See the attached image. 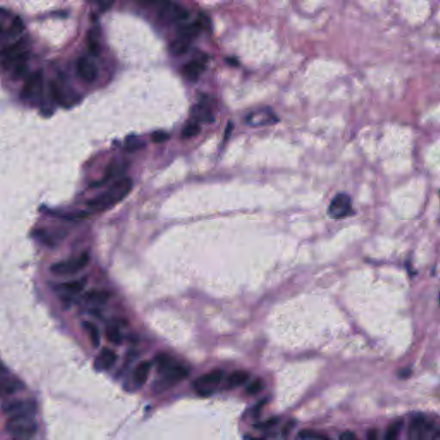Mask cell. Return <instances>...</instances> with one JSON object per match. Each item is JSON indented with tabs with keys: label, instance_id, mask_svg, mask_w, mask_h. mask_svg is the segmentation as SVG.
<instances>
[{
	"label": "cell",
	"instance_id": "cell-34",
	"mask_svg": "<svg viewBox=\"0 0 440 440\" xmlns=\"http://www.w3.org/2000/svg\"><path fill=\"white\" fill-rule=\"evenodd\" d=\"M278 422H279V419L276 418V417H272V418L269 419L267 421L261 422L259 424L256 425L255 427L257 428H259V429H267V428L274 427L275 425L278 424Z\"/></svg>",
	"mask_w": 440,
	"mask_h": 440
},
{
	"label": "cell",
	"instance_id": "cell-39",
	"mask_svg": "<svg viewBox=\"0 0 440 440\" xmlns=\"http://www.w3.org/2000/svg\"><path fill=\"white\" fill-rule=\"evenodd\" d=\"M293 427H294V423L290 421V422H288L287 424L285 425L284 428H283V434H288L289 433H290V431L293 428Z\"/></svg>",
	"mask_w": 440,
	"mask_h": 440
},
{
	"label": "cell",
	"instance_id": "cell-5",
	"mask_svg": "<svg viewBox=\"0 0 440 440\" xmlns=\"http://www.w3.org/2000/svg\"><path fill=\"white\" fill-rule=\"evenodd\" d=\"M327 213L330 219H345L352 215L354 213V210L352 207L351 196L346 193L336 194L331 200Z\"/></svg>",
	"mask_w": 440,
	"mask_h": 440
},
{
	"label": "cell",
	"instance_id": "cell-28",
	"mask_svg": "<svg viewBox=\"0 0 440 440\" xmlns=\"http://www.w3.org/2000/svg\"><path fill=\"white\" fill-rule=\"evenodd\" d=\"M23 29H24V24H23L22 19L19 17H15L11 21V23L7 29L6 35L11 36V37L16 36V35L21 34Z\"/></svg>",
	"mask_w": 440,
	"mask_h": 440
},
{
	"label": "cell",
	"instance_id": "cell-42",
	"mask_svg": "<svg viewBox=\"0 0 440 440\" xmlns=\"http://www.w3.org/2000/svg\"><path fill=\"white\" fill-rule=\"evenodd\" d=\"M6 375H8V371H7L6 369L3 367V365L0 364V378H2V377L6 376Z\"/></svg>",
	"mask_w": 440,
	"mask_h": 440
},
{
	"label": "cell",
	"instance_id": "cell-7",
	"mask_svg": "<svg viewBox=\"0 0 440 440\" xmlns=\"http://www.w3.org/2000/svg\"><path fill=\"white\" fill-rule=\"evenodd\" d=\"M43 74L37 71L30 74L22 87L21 97L23 101L35 102L39 101L43 92Z\"/></svg>",
	"mask_w": 440,
	"mask_h": 440
},
{
	"label": "cell",
	"instance_id": "cell-36",
	"mask_svg": "<svg viewBox=\"0 0 440 440\" xmlns=\"http://www.w3.org/2000/svg\"><path fill=\"white\" fill-rule=\"evenodd\" d=\"M340 439L342 440H353L357 439V436H356L354 433H352V432L346 431V432L342 433V434L340 435Z\"/></svg>",
	"mask_w": 440,
	"mask_h": 440
},
{
	"label": "cell",
	"instance_id": "cell-41",
	"mask_svg": "<svg viewBox=\"0 0 440 440\" xmlns=\"http://www.w3.org/2000/svg\"><path fill=\"white\" fill-rule=\"evenodd\" d=\"M410 374H411V370H406L405 369V370H401V371H400V377H408Z\"/></svg>",
	"mask_w": 440,
	"mask_h": 440
},
{
	"label": "cell",
	"instance_id": "cell-23",
	"mask_svg": "<svg viewBox=\"0 0 440 440\" xmlns=\"http://www.w3.org/2000/svg\"><path fill=\"white\" fill-rule=\"evenodd\" d=\"M87 45L89 53L94 56H98L101 53V42L99 38V32L95 29L89 30L87 36Z\"/></svg>",
	"mask_w": 440,
	"mask_h": 440
},
{
	"label": "cell",
	"instance_id": "cell-9",
	"mask_svg": "<svg viewBox=\"0 0 440 440\" xmlns=\"http://www.w3.org/2000/svg\"><path fill=\"white\" fill-rule=\"evenodd\" d=\"M279 119L270 108H262L251 111L245 117V122L250 127H265L279 122Z\"/></svg>",
	"mask_w": 440,
	"mask_h": 440
},
{
	"label": "cell",
	"instance_id": "cell-31",
	"mask_svg": "<svg viewBox=\"0 0 440 440\" xmlns=\"http://www.w3.org/2000/svg\"><path fill=\"white\" fill-rule=\"evenodd\" d=\"M264 381L261 378H257L256 380L253 381L250 383V385L246 388V393L250 396H255L257 395L258 393L261 392L264 388Z\"/></svg>",
	"mask_w": 440,
	"mask_h": 440
},
{
	"label": "cell",
	"instance_id": "cell-21",
	"mask_svg": "<svg viewBox=\"0 0 440 440\" xmlns=\"http://www.w3.org/2000/svg\"><path fill=\"white\" fill-rule=\"evenodd\" d=\"M202 29L203 23L201 21H194L182 26L179 30V36L192 41L193 39L200 35Z\"/></svg>",
	"mask_w": 440,
	"mask_h": 440
},
{
	"label": "cell",
	"instance_id": "cell-13",
	"mask_svg": "<svg viewBox=\"0 0 440 440\" xmlns=\"http://www.w3.org/2000/svg\"><path fill=\"white\" fill-rule=\"evenodd\" d=\"M161 9L162 18L169 22H182L189 16L188 10L178 3H169Z\"/></svg>",
	"mask_w": 440,
	"mask_h": 440
},
{
	"label": "cell",
	"instance_id": "cell-18",
	"mask_svg": "<svg viewBox=\"0 0 440 440\" xmlns=\"http://www.w3.org/2000/svg\"><path fill=\"white\" fill-rule=\"evenodd\" d=\"M205 69V64L202 60H193L184 65L182 67V74L187 80L196 81L200 78V74Z\"/></svg>",
	"mask_w": 440,
	"mask_h": 440
},
{
	"label": "cell",
	"instance_id": "cell-19",
	"mask_svg": "<svg viewBox=\"0 0 440 440\" xmlns=\"http://www.w3.org/2000/svg\"><path fill=\"white\" fill-rule=\"evenodd\" d=\"M152 363L149 360H144L137 364L133 371V381L138 386H143L148 380L152 370Z\"/></svg>",
	"mask_w": 440,
	"mask_h": 440
},
{
	"label": "cell",
	"instance_id": "cell-26",
	"mask_svg": "<svg viewBox=\"0 0 440 440\" xmlns=\"http://www.w3.org/2000/svg\"><path fill=\"white\" fill-rule=\"evenodd\" d=\"M86 298L94 304H105L109 298V294L107 291L93 290L86 293Z\"/></svg>",
	"mask_w": 440,
	"mask_h": 440
},
{
	"label": "cell",
	"instance_id": "cell-17",
	"mask_svg": "<svg viewBox=\"0 0 440 440\" xmlns=\"http://www.w3.org/2000/svg\"><path fill=\"white\" fill-rule=\"evenodd\" d=\"M118 359L115 352L103 348L99 352L95 360V367L98 370H108L114 366Z\"/></svg>",
	"mask_w": 440,
	"mask_h": 440
},
{
	"label": "cell",
	"instance_id": "cell-25",
	"mask_svg": "<svg viewBox=\"0 0 440 440\" xmlns=\"http://www.w3.org/2000/svg\"><path fill=\"white\" fill-rule=\"evenodd\" d=\"M83 327L86 330L87 335L89 336V341L91 342V345L97 349L101 343V336L99 333L98 328L95 326L94 323L89 322H84Z\"/></svg>",
	"mask_w": 440,
	"mask_h": 440
},
{
	"label": "cell",
	"instance_id": "cell-32",
	"mask_svg": "<svg viewBox=\"0 0 440 440\" xmlns=\"http://www.w3.org/2000/svg\"><path fill=\"white\" fill-rule=\"evenodd\" d=\"M298 439H301V440H310V439H321V440H323V439H325V436H323V435H320L319 434H317L316 432H314L312 430H303L300 431L298 434Z\"/></svg>",
	"mask_w": 440,
	"mask_h": 440
},
{
	"label": "cell",
	"instance_id": "cell-40",
	"mask_svg": "<svg viewBox=\"0 0 440 440\" xmlns=\"http://www.w3.org/2000/svg\"><path fill=\"white\" fill-rule=\"evenodd\" d=\"M265 403H266V401H263L259 404H257L256 409H254V414H259V412L261 411V409H263V406L265 405Z\"/></svg>",
	"mask_w": 440,
	"mask_h": 440
},
{
	"label": "cell",
	"instance_id": "cell-38",
	"mask_svg": "<svg viewBox=\"0 0 440 440\" xmlns=\"http://www.w3.org/2000/svg\"><path fill=\"white\" fill-rule=\"evenodd\" d=\"M367 439L370 440H377V430H376V429H370V431H368Z\"/></svg>",
	"mask_w": 440,
	"mask_h": 440
},
{
	"label": "cell",
	"instance_id": "cell-22",
	"mask_svg": "<svg viewBox=\"0 0 440 440\" xmlns=\"http://www.w3.org/2000/svg\"><path fill=\"white\" fill-rule=\"evenodd\" d=\"M190 42L189 40L178 36V38L172 41L170 45V51L175 56H181L189 49Z\"/></svg>",
	"mask_w": 440,
	"mask_h": 440
},
{
	"label": "cell",
	"instance_id": "cell-2",
	"mask_svg": "<svg viewBox=\"0 0 440 440\" xmlns=\"http://www.w3.org/2000/svg\"><path fill=\"white\" fill-rule=\"evenodd\" d=\"M133 180L130 178H122L115 181L108 190L87 201V206L96 211H106L126 198L133 188Z\"/></svg>",
	"mask_w": 440,
	"mask_h": 440
},
{
	"label": "cell",
	"instance_id": "cell-37",
	"mask_svg": "<svg viewBox=\"0 0 440 440\" xmlns=\"http://www.w3.org/2000/svg\"><path fill=\"white\" fill-rule=\"evenodd\" d=\"M233 130V124L231 123V122H229L228 125H227V127H226V129L225 131V140H228L229 137L231 136V132Z\"/></svg>",
	"mask_w": 440,
	"mask_h": 440
},
{
	"label": "cell",
	"instance_id": "cell-20",
	"mask_svg": "<svg viewBox=\"0 0 440 440\" xmlns=\"http://www.w3.org/2000/svg\"><path fill=\"white\" fill-rule=\"evenodd\" d=\"M192 115L197 121H203L211 123L214 121V117L209 105L206 101H202L200 104L195 105L192 110Z\"/></svg>",
	"mask_w": 440,
	"mask_h": 440
},
{
	"label": "cell",
	"instance_id": "cell-10",
	"mask_svg": "<svg viewBox=\"0 0 440 440\" xmlns=\"http://www.w3.org/2000/svg\"><path fill=\"white\" fill-rule=\"evenodd\" d=\"M49 90L54 101L62 107L69 108L76 102V95H74L73 91L71 90L68 91V89L62 81L61 82H58L55 80L51 81L49 84Z\"/></svg>",
	"mask_w": 440,
	"mask_h": 440
},
{
	"label": "cell",
	"instance_id": "cell-16",
	"mask_svg": "<svg viewBox=\"0 0 440 440\" xmlns=\"http://www.w3.org/2000/svg\"><path fill=\"white\" fill-rule=\"evenodd\" d=\"M87 279L86 278L76 279L73 281L64 282L55 286V291L61 296H74L79 294L86 287Z\"/></svg>",
	"mask_w": 440,
	"mask_h": 440
},
{
	"label": "cell",
	"instance_id": "cell-4",
	"mask_svg": "<svg viewBox=\"0 0 440 440\" xmlns=\"http://www.w3.org/2000/svg\"><path fill=\"white\" fill-rule=\"evenodd\" d=\"M5 429L12 438L28 440L36 434L38 425L34 415H12L8 419Z\"/></svg>",
	"mask_w": 440,
	"mask_h": 440
},
{
	"label": "cell",
	"instance_id": "cell-12",
	"mask_svg": "<svg viewBox=\"0 0 440 440\" xmlns=\"http://www.w3.org/2000/svg\"><path fill=\"white\" fill-rule=\"evenodd\" d=\"M434 423L427 421L422 415H418L413 419L409 426V436L411 439H425L428 433L434 432ZM440 432V431H437ZM435 432V433H437Z\"/></svg>",
	"mask_w": 440,
	"mask_h": 440
},
{
	"label": "cell",
	"instance_id": "cell-24",
	"mask_svg": "<svg viewBox=\"0 0 440 440\" xmlns=\"http://www.w3.org/2000/svg\"><path fill=\"white\" fill-rule=\"evenodd\" d=\"M250 377V373L245 370H236L227 377V383L231 388L242 386L247 383Z\"/></svg>",
	"mask_w": 440,
	"mask_h": 440
},
{
	"label": "cell",
	"instance_id": "cell-15",
	"mask_svg": "<svg viewBox=\"0 0 440 440\" xmlns=\"http://www.w3.org/2000/svg\"><path fill=\"white\" fill-rule=\"evenodd\" d=\"M23 388L24 384L19 379L6 375L0 378V399L12 396Z\"/></svg>",
	"mask_w": 440,
	"mask_h": 440
},
{
	"label": "cell",
	"instance_id": "cell-27",
	"mask_svg": "<svg viewBox=\"0 0 440 440\" xmlns=\"http://www.w3.org/2000/svg\"><path fill=\"white\" fill-rule=\"evenodd\" d=\"M106 338L108 339V342L114 344V345L119 346L122 342V336L120 334V330L116 326H109L106 329Z\"/></svg>",
	"mask_w": 440,
	"mask_h": 440
},
{
	"label": "cell",
	"instance_id": "cell-30",
	"mask_svg": "<svg viewBox=\"0 0 440 440\" xmlns=\"http://www.w3.org/2000/svg\"><path fill=\"white\" fill-rule=\"evenodd\" d=\"M402 427H403V421H397L394 422L387 429L385 435H384V439L387 440H395L398 437Z\"/></svg>",
	"mask_w": 440,
	"mask_h": 440
},
{
	"label": "cell",
	"instance_id": "cell-33",
	"mask_svg": "<svg viewBox=\"0 0 440 440\" xmlns=\"http://www.w3.org/2000/svg\"><path fill=\"white\" fill-rule=\"evenodd\" d=\"M151 138H152V142L160 144V143H164L166 140H168L170 139V135L164 131H157V132L152 133Z\"/></svg>",
	"mask_w": 440,
	"mask_h": 440
},
{
	"label": "cell",
	"instance_id": "cell-6",
	"mask_svg": "<svg viewBox=\"0 0 440 440\" xmlns=\"http://www.w3.org/2000/svg\"><path fill=\"white\" fill-rule=\"evenodd\" d=\"M89 262V255L84 253L76 258L54 263L51 266V272L58 276L73 275L84 269Z\"/></svg>",
	"mask_w": 440,
	"mask_h": 440
},
{
	"label": "cell",
	"instance_id": "cell-1",
	"mask_svg": "<svg viewBox=\"0 0 440 440\" xmlns=\"http://www.w3.org/2000/svg\"><path fill=\"white\" fill-rule=\"evenodd\" d=\"M155 361L157 370L160 375V379L153 385L156 391L168 390L171 387L186 379L189 374L187 368L178 364L170 355L165 353L158 355Z\"/></svg>",
	"mask_w": 440,
	"mask_h": 440
},
{
	"label": "cell",
	"instance_id": "cell-14",
	"mask_svg": "<svg viewBox=\"0 0 440 440\" xmlns=\"http://www.w3.org/2000/svg\"><path fill=\"white\" fill-rule=\"evenodd\" d=\"M77 73L80 79L86 83H93L98 76V69L89 58L81 57L77 62Z\"/></svg>",
	"mask_w": 440,
	"mask_h": 440
},
{
	"label": "cell",
	"instance_id": "cell-29",
	"mask_svg": "<svg viewBox=\"0 0 440 440\" xmlns=\"http://www.w3.org/2000/svg\"><path fill=\"white\" fill-rule=\"evenodd\" d=\"M200 133V125L197 122H192L187 124V126L184 127L183 130L181 132V138L183 140H188L193 137L197 136Z\"/></svg>",
	"mask_w": 440,
	"mask_h": 440
},
{
	"label": "cell",
	"instance_id": "cell-43",
	"mask_svg": "<svg viewBox=\"0 0 440 440\" xmlns=\"http://www.w3.org/2000/svg\"><path fill=\"white\" fill-rule=\"evenodd\" d=\"M229 63L231 64V65H238V61L237 60H232V59H229L228 60Z\"/></svg>",
	"mask_w": 440,
	"mask_h": 440
},
{
	"label": "cell",
	"instance_id": "cell-11",
	"mask_svg": "<svg viewBox=\"0 0 440 440\" xmlns=\"http://www.w3.org/2000/svg\"><path fill=\"white\" fill-rule=\"evenodd\" d=\"M36 405L31 400H11L3 402L2 411L3 414L12 416L17 415H35Z\"/></svg>",
	"mask_w": 440,
	"mask_h": 440
},
{
	"label": "cell",
	"instance_id": "cell-3",
	"mask_svg": "<svg viewBox=\"0 0 440 440\" xmlns=\"http://www.w3.org/2000/svg\"><path fill=\"white\" fill-rule=\"evenodd\" d=\"M0 60L6 70H11L13 75L20 78L25 74L29 52L26 49L25 42L18 41L6 46L0 50Z\"/></svg>",
	"mask_w": 440,
	"mask_h": 440
},
{
	"label": "cell",
	"instance_id": "cell-8",
	"mask_svg": "<svg viewBox=\"0 0 440 440\" xmlns=\"http://www.w3.org/2000/svg\"><path fill=\"white\" fill-rule=\"evenodd\" d=\"M221 370H212L204 374L193 383L194 390L200 396H209L221 382Z\"/></svg>",
	"mask_w": 440,
	"mask_h": 440
},
{
	"label": "cell",
	"instance_id": "cell-35",
	"mask_svg": "<svg viewBox=\"0 0 440 440\" xmlns=\"http://www.w3.org/2000/svg\"><path fill=\"white\" fill-rule=\"evenodd\" d=\"M146 3H150L152 5L155 6L164 7L171 3V0H146Z\"/></svg>",
	"mask_w": 440,
	"mask_h": 440
}]
</instances>
